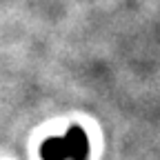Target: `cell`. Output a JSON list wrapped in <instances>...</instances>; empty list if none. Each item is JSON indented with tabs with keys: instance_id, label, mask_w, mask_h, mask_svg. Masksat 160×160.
Listing matches in <instances>:
<instances>
[{
	"instance_id": "cell-1",
	"label": "cell",
	"mask_w": 160,
	"mask_h": 160,
	"mask_svg": "<svg viewBox=\"0 0 160 160\" xmlns=\"http://www.w3.org/2000/svg\"><path fill=\"white\" fill-rule=\"evenodd\" d=\"M65 142H67L71 160H89V138H87V133H85L82 127L71 125L67 129Z\"/></svg>"
},
{
	"instance_id": "cell-2",
	"label": "cell",
	"mask_w": 160,
	"mask_h": 160,
	"mask_svg": "<svg viewBox=\"0 0 160 160\" xmlns=\"http://www.w3.org/2000/svg\"><path fill=\"white\" fill-rule=\"evenodd\" d=\"M40 156H42V160H67L69 149H67L65 138H56V136L47 138L40 145Z\"/></svg>"
}]
</instances>
